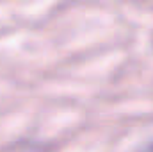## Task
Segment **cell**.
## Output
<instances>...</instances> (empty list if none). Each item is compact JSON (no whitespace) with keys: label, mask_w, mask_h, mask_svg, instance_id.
Returning <instances> with one entry per match:
<instances>
[{"label":"cell","mask_w":153,"mask_h":152,"mask_svg":"<svg viewBox=\"0 0 153 152\" xmlns=\"http://www.w3.org/2000/svg\"><path fill=\"white\" fill-rule=\"evenodd\" d=\"M137 152H153V141L152 143H148V145H144L141 150H137Z\"/></svg>","instance_id":"cell-1"}]
</instances>
